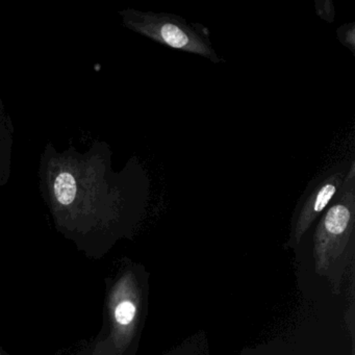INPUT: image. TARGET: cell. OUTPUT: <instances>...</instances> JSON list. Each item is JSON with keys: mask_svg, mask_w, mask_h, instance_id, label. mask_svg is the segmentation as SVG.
Segmentation results:
<instances>
[{"mask_svg": "<svg viewBox=\"0 0 355 355\" xmlns=\"http://www.w3.org/2000/svg\"><path fill=\"white\" fill-rule=\"evenodd\" d=\"M111 147L96 141L88 150H64L47 143L39 163V190L55 221L69 232H88L119 222L147 196L146 175L132 159L120 171Z\"/></svg>", "mask_w": 355, "mask_h": 355, "instance_id": "6da1fadb", "label": "cell"}, {"mask_svg": "<svg viewBox=\"0 0 355 355\" xmlns=\"http://www.w3.org/2000/svg\"><path fill=\"white\" fill-rule=\"evenodd\" d=\"M122 26L153 42L184 53L209 60L211 63H224L216 53L209 28L199 24H189L182 16L168 13L123 9L119 11Z\"/></svg>", "mask_w": 355, "mask_h": 355, "instance_id": "7a4b0ae2", "label": "cell"}, {"mask_svg": "<svg viewBox=\"0 0 355 355\" xmlns=\"http://www.w3.org/2000/svg\"><path fill=\"white\" fill-rule=\"evenodd\" d=\"M350 162H342L324 170L305 188L296 207V232L301 234L323 213L336 193L342 188L350 167Z\"/></svg>", "mask_w": 355, "mask_h": 355, "instance_id": "3957f363", "label": "cell"}, {"mask_svg": "<svg viewBox=\"0 0 355 355\" xmlns=\"http://www.w3.org/2000/svg\"><path fill=\"white\" fill-rule=\"evenodd\" d=\"M13 145V121L0 99V189L7 186L11 178Z\"/></svg>", "mask_w": 355, "mask_h": 355, "instance_id": "277c9868", "label": "cell"}, {"mask_svg": "<svg viewBox=\"0 0 355 355\" xmlns=\"http://www.w3.org/2000/svg\"><path fill=\"white\" fill-rule=\"evenodd\" d=\"M137 315V306L134 301L121 298L116 301L114 306V318L119 327H128L134 322Z\"/></svg>", "mask_w": 355, "mask_h": 355, "instance_id": "5b68a950", "label": "cell"}, {"mask_svg": "<svg viewBox=\"0 0 355 355\" xmlns=\"http://www.w3.org/2000/svg\"><path fill=\"white\" fill-rule=\"evenodd\" d=\"M338 37L340 43L348 47L351 51L355 49V26L354 24H344L338 30Z\"/></svg>", "mask_w": 355, "mask_h": 355, "instance_id": "8992f818", "label": "cell"}, {"mask_svg": "<svg viewBox=\"0 0 355 355\" xmlns=\"http://www.w3.org/2000/svg\"><path fill=\"white\" fill-rule=\"evenodd\" d=\"M318 6H321V9H315L318 15L322 19L327 22H334V8L331 1H315Z\"/></svg>", "mask_w": 355, "mask_h": 355, "instance_id": "52a82bcc", "label": "cell"}]
</instances>
